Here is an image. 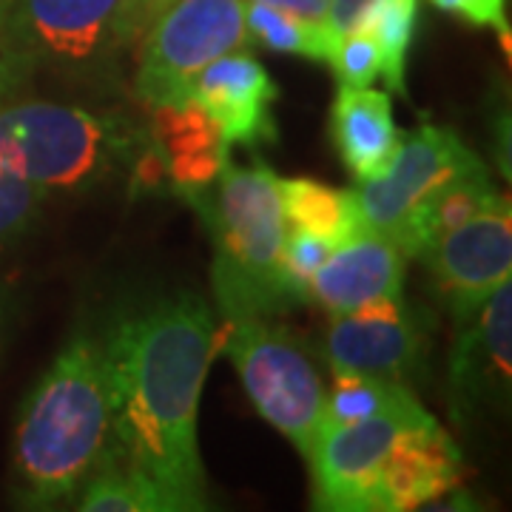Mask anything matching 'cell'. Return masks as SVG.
<instances>
[{
    "label": "cell",
    "mask_w": 512,
    "mask_h": 512,
    "mask_svg": "<svg viewBox=\"0 0 512 512\" xmlns=\"http://www.w3.org/2000/svg\"><path fill=\"white\" fill-rule=\"evenodd\" d=\"M109 362L114 439L177 512L205 510L197 413L220 330L194 293L160 299L117 322L103 339Z\"/></svg>",
    "instance_id": "1"
},
{
    "label": "cell",
    "mask_w": 512,
    "mask_h": 512,
    "mask_svg": "<svg viewBox=\"0 0 512 512\" xmlns=\"http://www.w3.org/2000/svg\"><path fill=\"white\" fill-rule=\"evenodd\" d=\"M114 444L103 339L74 336L20 410L12 441V487L18 501L37 510L69 501Z\"/></svg>",
    "instance_id": "2"
},
{
    "label": "cell",
    "mask_w": 512,
    "mask_h": 512,
    "mask_svg": "<svg viewBox=\"0 0 512 512\" xmlns=\"http://www.w3.org/2000/svg\"><path fill=\"white\" fill-rule=\"evenodd\" d=\"M214 200L191 194L217 245L214 293L225 322L237 316H274L296 302L282 276L285 211L279 177L265 163L234 165L217 174Z\"/></svg>",
    "instance_id": "3"
},
{
    "label": "cell",
    "mask_w": 512,
    "mask_h": 512,
    "mask_svg": "<svg viewBox=\"0 0 512 512\" xmlns=\"http://www.w3.org/2000/svg\"><path fill=\"white\" fill-rule=\"evenodd\" d=\"M137 46L134 0H0V89L35 72L94 80Z\"/></svg>",
    "instance_id": "4"
},
{
    "label": "cell",
    "mask_w": 512,
    "mask_h": 512,
    "mask_svg": "<svg viewBox=\"0 0 512 512\" xmlns=\"http://www.w3.org/2000/svg\"><path fill=\"white\" fill-rule=\"evenodd\" d=\"M126 137L83 106L6 97L0 100V168L40 188H80L97 180Z\"/></svg>",
    "instance_id": "5"
},
{
    "label": "cell",
    "mask_w": 512,
    "mask_h": 512,
    "mask_svg": "<svg viewBox=\"0 0 512 512\" xmlns=\"http://www.w3.org/2000/svg\"><path fill=\"white\" fill-rule=\"evenodd\" d=\"M220 342H225V353L259 416L274 424L302 456H311L325 410V387L311 353L285 325L271 322V316L228 319Z\"/></svg>",
    "instance_id": "6"
},
{
    "label": "cell",
    "mask_w": 512,
    "mask_h": 512,
    "mask_svg": "<svg viewBox=\"0 0 512 512\" xmlns=\"http://www.w3.org/2000/svg\"><path fill=\"white\" fill-rule=\"evenodd\" d=\"M245 46V0H171L137 46V97L151 109L185 103L205 66Z\"/></svg>",
    "instance_id": "7"
},
{
    "label": "cell",
    "mask_w": 512,
    "mask_h": 512,
    "mask_svg": "<svg viewBox=\"0 0 512 512\" xmlns=\"http://www.w3.org/2000/svg\"><path fill=\"white\" fill-rule=\"evenodd\" d=\"M478 154L453 128L424 126L399 137V146L382 177L359 185L356 205L362 228L396 239L407 217L456 177L481 171Z\"/></svg>",
    "instance_id": "8"
},
{
    "label": "cell",
    "mask_w": 512,
    "mask_h": 512,
    "mask_svg": "<svg viewBox=\"0 0 512 512\" xmlns=\"http://www.w3.org/2000/svg\"><path fill=\"white\" fill-rule=\"evenodd\" d=\"M433 416L421 402L342 427H328L313 444V501L328 512H379V470L393 441L407 427Z\"/></svg>",
    "instance_id": "9"
},
{
    "label": "cell",
    "mask_w": 512,
    "mask_h": 512,
    "mask_svg": "<svg viewBox=\"0 0 512 512\" xmlns=\"http://www.w3.org/2000/svg\"><path fill=\"white\" fill-rule=\"evenodd\" d=\"M424 262L456 322L476 313L512 276V214L501 197L473 220L427 245Z\"/></svg>",
    "instance_id": "10"
},
{
    "label": "cell",
    "mask_w": 512,
    "mask_h": 512,
    "mask_svg": "<svg viewBox=\"0 0 512 512\" xmlns=\"http://www.w3.org/2000/svg\"><path fill=\"white\" fill-rule=\"evenodd\" d=\"M322 353L333 373H359L404 382L427 348L424 322L416 319L402 296L376 299L350 313H330Z\"/></svg>",
    "instance_id": "11"
},
{
    "label": "cell",
    "mask_w": 512,
    "mask_h": 512,
    "mask_svg": "<svg viewBox=\"0 0 512 512\" xmlns=\"http://www.w3.org/2000/svg\"><path fill=\"white\" fill-rule=\"evenodd\" d=\"M510 282L467 319L450 359V390L456 413H478L481 407H507L510 399L512 296Z\"/></svg>",
    "instance_id": "12"
},
{
    "label": "cell",
    "mask_w": 512,
    "mask_h": 512,
    "mask_svg": "<svg viewBox=\"0 0 512 512\" xmlns=\"http://www.w3.org/2000/svg\"><path fill=\"white\" fill-rule=\"evenodd\" d=\"M276 97L268 69L248 52H231L202 69L188 100L217 123L228 146H256L276 140Z\"/></svg>",
    "instance_id": "13"
},
{
    "label": "cell",
    "mask_w": 512,
    "mask_h": 512,
    "mask_svg": "<svg viewBox=\"0 0 512 512\" xmlns=\"http://www.w3.org/2000/svg\"><path fill=\"white\" fill-rule=\"evenodd\" d=\"M461 481V453L450 433L430 419L407 427L393 441L379 470V512L419 510Z\"/></svg>",
    "instance_id": "14"
},
{
    "label": "cell",
    "mask_w": 512,
    "mask_h": 512,
    "mask_svg": "<svg viewBox=\"0 0 512 512\" xmlns=\"http://www.w3.org/2000/svg\"><path fill=\"white\" fill-rule=\"evenodd\" d=\"M404 251L384 234L362 228L336 245L311 279V296L330 313H350L376 299L402 296Z\"/></svg>",
    "instance_id": "15"
},
{
    "label": "cell",
    "mask_w": 512,
    "mask_h": 512,
    "mask_svg": "<svg viewBox=\"0 0 512 512\" xmlns=\"http://www.w3.org/2000/svg\"><path fill=\"white\" fill-rule=\"evenodd\" d=\"M151 151L157 154L163 177L183 191L185 197L200 194L214 185L228 160V143L217 123L194 103L154 106Z\"/></svg>",
    "instance_id": "16"
},
{
    "label": "cell",
    "mask_w": 512,
    "mask_h": 512,
    "mask_svg": "<svg viewBox=\"0 0 512 512\" xmlns=\"http://www.w3.org/2000/svg\"><path fill=\"white\" fill-rule=\"evenodd\" d=\"M330 134L339 157L359 183L382 177L402 137L393 123L390 94L370 86H339L330 109Z\"/></svg>",
    "instance_id": "17"
},
{
    "label": "cell",
    "mask_w": 512,
    "mask_h": 512,
    "mask_svg": "<svg viewBox=\"0 0 512 512\" xmlns=\"http://www.w3.org/2000/svg\"><path fill=\"white\" fill-rule=\"evenodd\" d=\"M498 200H501V194L490 183L487 168L456 177L453 183L439 188L430 200L407 217L393 242L402 248L404 256H421L427 245H433L436 239L450 234L453 228L473 220L476 214H481L484 208H490Z\"/></svg>",
    "instance_id": "18"
},
{
    "label": "cell",
    "mask_w": 512,
    "mask_h": 512,
    "mask_svg": "<svg viewBox=\"0 0 512 512\" xmlns=\"http://www.w3.org/2000/svg\"><path fill=\"white\" fill-rule=\"evenodd\" d=\"M279 200L285 222H291L299 231L328 239L333 245H342L362 231V217L353 191L330 188L308 177H291L279 180Z\"/></svg>",
    "instance_id": "19"
},
{
    "label": "cell",
    "mask_w": 512,
    "mask_h": 512,
    "mask_svg": "<svg viewBox=\"0 0 512 512\" xmlns=\"http://www.w3.org/2000/svg\"><path fill=\"white\" fill-rule=\"evenodd\" d=\"M74 507L83 512H177L165 490L128 461L117 444L77 490Z\"/></svg>",
    "instance_id": "20"
},
{
    "label": "cell",
    "mask_w": 512,
    "mask_h": 512,
    "mask_svg": "<svg viewBox=\"0 0 512 512\" xmlns=\"http://www.w3.org/2000/svg\"><path fill=\"white\" fill-rule=\"evenodd\" d=\"M416 402L419 399L413 396V390H407L404 382L359 376V373H333V390L325 396V410H322V430L373 419Z\"/></svg>",
    "instance_id": "21"
},
{
    "label": "cell",
    "mask_w": 512,
    "mask_h": 512,
    "mask_svg": "<svg viewBox=\"0 0 512 512\" xmlns=\"http://www.w3.org/2000/svg\"><path fill=\"white\" fill-rule=\"evenodd\" d=\"M245 29L251 40L262 43L271 52L325 60V63L339 43V37L330 32L328 23H308L259 0L245 3Z\"/></svg>",
    "instance_id": "22"
},
{
    "label": "cell",
    "mask_w": 512,
    "mask_h": 512,
    "mask_svg": "<svg viewBox=\"0 0 512 512\" xmlns=\"http://www.w3.org/2000/svg\"><path fill=\"white\" fill-rule=\"evenodd\" d=\"M419 26V0H373L359 32L376 40L382 52V77L387 92L404 94L407 52Z\"/></svg>",
    "instance_id": "23"
},
{
    "label": "cell",
    "mask_w": 512,
    "mask_h": 512,
    "mask_svg": "<svg viewBox=\"0 0 512 512\" xmlns=\"http://www.w3.org/2000/svg\"><path fill=\"white\" fill-rule=\"evenodd\" d=\"M43 200L46 188L0 168V248L20 239L35 225Z\"/></svg>",
    "instance_id": "24"
},
{
    "label": "cell",
    "mask_w": 512,
    "mask_h": 512,
    "mask_svg": "<svg viewBox=\"0 0 512 512\" xmlns=\"http://www.w3.org/2000/svg\"><path fill=\"white\" fill-rule=\"evenodd\" d=\"M333 248L336 245L328 242V239L308 234V231H299V228H293L291 234H285V245H282V276H285V285L296 296V302H305L311 296V279L328 262Z\"/></svg>",
    "instance_id": "25"
},
{
    "label": "cell",
    "mask_w": 512,
    "mask_h": 512,
    "mask_svg": "<svg viewBox=\"0 0 512 512\" xmlns=\"http://www.w3.org/2000/svg\"><path fill=\"white\" fill-rule=\"evenodd\" d=\"M328 63L339 77V86L362 89L370 86L376 77H382V52L367 32H350L339 37Z\"/></svg>",
    "instance_id": "26"
},
{
    "label": "cell",
    "mask_w": 512,
    "mask_h": 512,
    "mask_svg": "<svg viewBox=\"0 0 512 512\" xmlns=\"http://www.w3.org/2000/svg\"><path fill=\"white\" fill-rule=\"evenodd\" d=\"M441 12L458 15L470 26H490L504 40H510V26H507V0H430Z\"/></svg>",
    "instance_id": "27"
},
{
    "label": "cell",
    "mask_w": 512,
    "mask_h": 512,
    "mask_svg": "<svg viewBox=\"0 0 512 512\" xmlns=\"http://www.w3.org/2000/svg\"><path fill=\"white\" fill-rule=\"evenodd\" d=\"M373 0H330L328 9V29L336 37H345L350 32H359L362 26V18L365 12L370 9Z\"/></svg>",
    "instance_id": "28"
},
{
    "label": "cell",
    "mask_w": 512,
    "mask_h": 512,
    "mask_svg": "<svg viewBox=\"0 0 512 512\" xmlns=\"http://www.w3.org/2000/svg\"><path fill=\"white\" fill-rule=\"evenodd\" d=\"M259 3H268L274 9H282L293 18L308 20V23H325L330 9V0H259Z\"/></svg>",
    "instance_id": "29"
},
{
    "label": "cell",
    "mask_w": 512,
    "mask_h": 512,
    "mask_svg": "<svg viewBox=\"0 0 512 512\" xmlns=\"http://www.w3.org/2000/svg\"><path fill=\"white\" fill-rule=\"evenodd\" d=\"M9 308H12V293H9V285L0 279V342H3L6 322H9Z\"/></svg>",
    "instance_id": "30"
}]
</instances>
